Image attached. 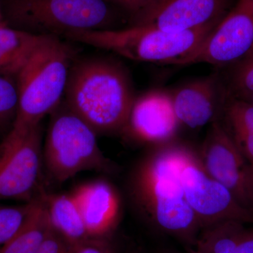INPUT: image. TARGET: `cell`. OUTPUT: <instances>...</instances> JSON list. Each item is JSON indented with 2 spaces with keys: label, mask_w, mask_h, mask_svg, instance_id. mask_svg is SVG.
Listing matches in <instances>:
<instances>
[{
  "label": "cell",
  "mask_w": 253,
  "mask_h": 253,
  "mask_svg": "<svg viewBox=\"0 0 253 253\" xmlns=\"http://www.w3.org/2000/svg\"><path fill=\"white\" fill-rule=\"evenodd\" d=\"M177 141V140H176ZM151 148L133 169L129 194L145 220L158 232L193 246L201 231L181 186L176 162V141Z\"/></svg>",
  "instance_id": "6da1fadb"
},
{
  "label": "cell",
  "mask_w": 253,
  "mask_h": 253,
  "mask_svg": "<svg viewBox=\"0 0 253 253\" xmlns=\"http://www.w3.org/2000/svg\"><path fill=\"white\" fill-rule=\"evenodd\" d=\"M135 97L121 63L93 56L75 60L63 101L98 135L122 133Z\"/></svg>",
  "instance_id": "7a4b0ae2"
},
{
  "label": "cell",
  "mask_w": 253,
  "mask_h": 253,
  "mask_svg": "<svg viewBox=\"0 0 253 253\" xmlns=\"http://www.w3.org/2000/svg\"><path fill=\"white\" fill-rule=\"evenodd\" d=\"M3 22L36 35L63 37L79 31L129 26V19L106 0H0Z\"/></svg>",
  "instance_id": "3957f363"
},
{
  "label": "cell",
  "mask_w": 253,
  "mask_h": 253,
  "mask_svg": "<svg viewBox=\"0 0 253 253\" xmlns=\"http://www.w3.org/2000/svg\"><path fill=\"white\" fill-rule=\"evenodd\" d=\"M77 49L57 36H44L16 78L18 110L15 123H41L64 96Z\"/></svg>",
  "instance_id": "277c9868"
},
{
  "label": "cell",
  "mask_w": 253,
  "mask_h": 253,
  "mask_svg": "<svg viewBox=\"0 0 253 253\" xmlns=\"http://www.w3.org/2000/svg\"><path fill=\"white\" fill-rule=\"evenodd\" d=\"M219 21L199 29L172 33L149 26L79 31L65 37L139 62L181 65L202 44Z\"/></svg>",
  "instance_id": "5b68a950"
},
{
  "label": "cell",
  "mask_w": 253,
  "mask_h": 253,
  "mask_svg": "<svg viewBox=\"0 0 253 253\" xmlns=\"http://www.w3.org/2000/svg\"><path fill=\"white\" fill-rule=\"evenodd\" d=\"M42 156L44 168L55 182L84 171L113 174L117 169L100 149L94 129L63 101L51 114Z\"/></svg>",
  "instance_id": "8992f818"
},
{
  "label": "cell",
  "mask_w": 253,
  "mask_h": 253,
  "mask_svg": "<svg viewBox=\"0 0 253 253\" xmlns=\"http://www.w3.org/2000/svg\"><path fill=\"white\" fill-rule=\"evenodd\" d=\"M42 123H15L0 143V201L31 202L45 191Z\"/></svg>",
  "instance_id": "52a82bcc"
},
{
  "label": "cell",
  "mask_w": 253,
  "mask_h": 253,
  "mask_svg": "<svg viewBox=\"0 0 253 253\" xmlns=\"http://www.w3.org/2000/svg\"><path fill=\"white\" fill-rule=\"evenodd\" d=\"M175 154L185 199L201 229L227 220L253 224V211L241 206L229 189L206 172L198 151L176 141Z\"/></svg>",
  "instance_id": "ba28073f"
},
{
  "label": "cell",
  "mask_w": 253,
  "mask_h": 253,
  "mask_svg": "<svg viewBox=\"0 0 253 253\" xmlns=\"http://www.w3.org/2000/svg\"><path fill=\"white\" fill-rule=\"evenodd\" d=\"M253 50V0H239L181 66L237 63Z\"/></svg>",
  "instance_id": "9c48e42d"
},
{
  "label": "cell",
  "mask_w": 253,
  "mask_h": 253,
  "mask_svg": "<svg viewBox=\"0 0 253 253\" xmlns=\"http://www.w3.org/2000/svg\"><path fill=\"white\" fill-rule=\"evenodd\" d=\"M181 126L169 91L154 89L136 96L121 134L151 149L176 141Z\"/></svg>",
  "instance_id": "30bf717a"
},
{
  "label": "cell",
  "mask_w": 253,
  "mask_h": 253,
  "mask_svg": "<svg viewBox=\"0 0 253 253\" xmlns=\"http://www.w3.org/2000/svg\"><path fill=\"white\" fill-rule=\"evenodd\" d=\"M198 153L206 172L229 189L241 206L253 212L250 198L251 167L219 121L210 125Z\"/></svg>",
  "instance_id": "8fae6325"
},
{
  "label": "cell",
  "mask_w": 253,
  "mask_h": 253,
  "mask_svg": "<svg viewBox=\"0 0 253 253\" xmlns=\"http://www.w3.org/2000/svg\"><path fill=\"white\" fill-rule=\"evenodd\" d=\"M228 0H158L129 26H149L172 33L199 29L222 19Z\"/></svg>",
  "instance_id": "7c38bea8"
},
{
  "label": "cell",
  "mask_w": 253,
  "mask_h": 253,
  "mask_svg": "<svg viewBox=\"0 0 253 253\" xmlns=\"http://www.w3.org/2000/svg\"><path fill=\"white\" fill-rule=\"evenodd\" d=\"M169 92L181 126L193 129L217 121L228 94L217 73L190 81Z\"/></svg>",
  "instance_id": "4fadbf2b"
},
{
  "label": "cell",
  "mask_w": 253,
  "mask_h": 253,
  "mask_svg": "<svg viewBox=\"0 0 253 253\" xmlns=\"http://www.w3.org/2000/svg\"><path fill=\"white\" fill-rule=\"evenodd\" d=\"M90 238L111 237L121 221L123 207L117 189L99 179L77 186L71 193Z\"/></svg>",
  "instance_id": "5bb4252c"
},
{
  "label": "cell",
  "mask_w": 253,
  "mask_h": 253,
  "mask_svg": "<svg viewBox=\"0 0 253 253\" xmlns=\"http://www.w3.org/2000/svg\"><path fill=\"white\" fill-rule=\"evenodd\" d=\"M238 220L221 221L201 229L189 253H253V227Z\"/></svg>",
  "instance_id": "9a60e30c"
},
{
  "label": "cell",
  "mask_w": 253,
  "mask_h": 253,
  "mask_svg": "<svg viewBox=\"0 0 253 253\" xmlns=\"http://www.w3.org/2000/svg\"><path fill=\"white\" fill-rule=\"evenodd\" d=\"M217 121L253 170V104L228 91Z\"/></svg>",
  "instance_id": "2e32d148"
},
{
  "label": "cell",
  "mask_w": 253,
  "mask_h": 253,
  "mask_svg": "<svg viewBox=\"0 0 253 253\" xmlns=\"http://www.w3.org/2000/svg\"><path fill=\"white\" fill-rule=\"evenodd\" d=\"M42 198L53 229L73 247L90 238L72 194H49L44 191Z\"/></svg>",
  "instance_id": "e0dca14e"
},
{
  "label": "cell",
  "mask_w": 253,
  "mask_h": 253,
  "mask_svg": "<svg viewBox=\"0 0 253 253\" xmlns=\"http://www.w3.org/2000/svg\"><path fill=\"white\" fill-rule=\"evenodd\" d=\"M51 229L52 226L41 196L31 201V210L22 225L0 253H36Z\"/></svg>",
  "instance_id": "ac0fdd59"
},
{
  "label": "cell",
  "mask_w": 253,
  "mask_h": 253,
  "mask_svg": "<svg viewBox=\"0 0 253 253\" xmlns=\"http://www.w3.org/2000/svg\"><path fill=\"white\" fill-rule=\"evenodd\" d=\"M42 37L0 23V76L16 80Z\"/></svg>",
  "instance_id": "d6986e66"
},
{
  "label": "cell",
  "mask_w": 253,
  "mask_h": 253,
  "mask_svg": "<svg viewBox=\"0 0 253 253\" xmlns=\"http://www.w3.org/2000/svg\"><path fill=\"white\" fill-rule=\"evenodd\" d=\"M18 110L16 80L0 76V136L4 137L14 126Z\"/></svg>",
  "instance_id": "ffe728a7"
},
{
  "label": "cell",
  "mask_w": 253,
  "mask_h": 253,
  "mask_svg": "<svg viewBox=\"0 0 253 253\" xmlns=\"http://www.w3.org/2000/svg\"><path fill=\"white\" fill-rule=\"evenodd\" d=\"M31 208V202L0 207V251L22 225Z\"/></svg>",
  "instance_id": "44dd1931"
},
{
  "label": "cell",
  "mask_w": 253,
  "mask_h": 253,
  "mask_svg": "<svg viewBox=\"0 0 253 253\" xmlns=\"http://www.w3.org/2000/svg\"><path fill=\"white\" fill-rule=\"evenodd\" d=\"M235 64L228 91L233 95L253 94V50Z\"/></svg>",
  "instance_id": "7402d4cb"
},
{
  "label": "cell",
  "mask_w": 253,
  "mask_h": 253,
  "mask_svg": "<svg viewBox=\"0 0 253 253\" xmlns=\"http://www.w3.org/2000/svg\"><path fill=\"white\" fill-rule=\"evenodd\" d=\"M129 19V25L134 18L142 14L158 0H106Z\"/></svg>",
  "instance_id": "603a6c76"
},
{
  "label": "cell",
  "mask_w": 253,
  "mask_h": 253,
  "mask_svg": "<svg viewBox=\"0 0 253 253\" xmlns=\"http://www.w3.org/2000/svg\"><path fill=\"white\" fill-rule=\"evenodd\" d=\"M111 238H89L74 247L73 253H116Z\"/></svg>",
  "instance_id": "cb8c5ba5"
},
{
  "label": "cell",
  "mask_w": 253,
  "mask_h": 253,
  "mask_svg": "<svg viewBox=\"0 0 253 253\" xmlns=\"http://www.w3.org/2000/svg\"><path fill=\"white\" fill-rule=\"evenodd\" d=\"M73 251L72 245L52 228L36 253H73Z\"/></svg>",
  "instance_id": "d4e9b609"
},
{
  "label": "cell",
  "mask_w": 253,
  "mask_h": 253,
  "mask_svg": "<svg viewBox=\"0 0 253 253\" xmlns=\"http://www.w3.org/2000/svg\"><path fill=\"white\" fill-rule=\"evenodd\" d=\"M234 96L241 98V99L246 100V101H249L251 104H253V94L234 95Z\"/></svg>",
  "instance_id": "484cf974"
},
{
  "label": "cell",
  "mask_w": 253,
  "mask_h": 253,
  "mask_svg": "<svg viewBox=\"0 0 253 253\" xmlns=\"http://www.w3.org/2000/svg\"><path fill=\"white\" fill-rule=\"evenodd\" d=\"M158 253H184L176 251V250L170 249H163L160 250Z\"/></svg>",
  "instance_id": "4316f807"
},
{
  "label": "cell",
  "mask_w": 253,
  "mask_h": 253,
  "mask_svg": "<svg viewBox=\"0 0 253 253\" xmlns=\"http://www.w3.org/2000/svg\"><path fill=\"white\" fill-rule=\"evenodd\" d=\"M128 253H145L144 251H141L140 249L135 250V251H131Z\"/></svg>",
  "instance_id": "83f0119b"
},
{
  "label": "cell",
  "mask_w": 253,
  "mask_h": 253,
  "mask_svg": "<svg viewBox=\"0 0 253 253\" xmlns=\"http://www.w3.org/2000/svg\"><path fill=\"white\" fill-rule=\"evenodd\" d=\"M1 22H3L2 16H1V8H0V23H1Z\"/></svg>",
  "instance_id": "f1b7e54d"
}]
</instances>
